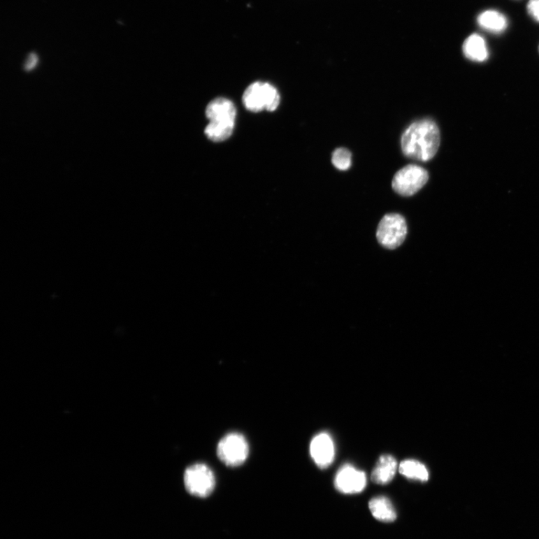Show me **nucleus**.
<instances>
[{
	"label": "nucleus",
	"mask_w": 539,
	"mask_h": 539,
	"mask_svg": "<svg viewBox=\"0 0 539 539\" xmlns=\"http://www.w3.org/2000/svg\"><path fill=\"white\" fill-rule=\"evenodd\" d=\"M528 13L539 23V0H530L527 4Z\"/></svg>",
	"instance_id": "nucleus-16"
},
{
	"label": "nucleus",
	"mask_w": 539,
	"mask_h": 539,
	"mask_svg": "<svg viewBox=\"0 0 539 539\" xmlns=\"http://www.w3.org/2000/svg\"><path fill=\"white\" fill-rule=\"evenodd\" d=\"M366 485V475L352 465L346 463L338 470L335 478V487L341 493L353 494L361 492Z\"/></svg>",
	"instance_id": "nucleus-8"
},
{
	"label": "nucleus",
	"mask_w": 539,
	"mask_h": 539,
	"mask_svg": "<svg viewBox=\"0 0 539 539\" xmlns=\"http://www.w3.org/2000/svg\"><path fill=\"white\" fill-rule=\"evenodd\" d=\"M38 62V57L37 55L35 54V52H31V54H30L27 59V61L24 64V70L26 71H30L31 70H34L37 66Z\"/></svg>",
	"instance_id": "nucleus-17"
},
{
	"label": "nucleus",
	"mask_w": 539,
	"mask_h": 539,
	"mask_svg": "<svg viewBox=\"0 0 539 539\" xmlns=\"http://www.w3.org/2000/svg\"><path fill=\"white\" fill-rule=\"evenodd\" d=\"M184 482L187 491L199 498H208L216 486L213 471L204 463H196L187 468Z\"/></svg>",
	"instance_id": "nucleus-4"
},
{
	"label": "nucleus",
	"mask_w": 539,
	"mask_h": 539,
	"mask_svg": "<svg viewBox=\"0 0 539 539\" xmlns=\"http://www.w3.org/2000/svg\"><path fill=\"white\" fill-rule=\"evenodd\" d=\"M206 115L210 122L205 129L208 138L215 143L229 139L233 133L237 115L234 103L227 99H215L207 106Z\"/></svg>",
	"instance_id": "nucleus-2"
},
{
	"label": "nucleus",
	"mask_w": 539,
	"mask_h": 539,
	"mask_svg": "<svg viewBox=\"0 0 539 539\" xmlns=\"http://www.w3.org/2000/svg\"><path fill=\"white\" fill-rule=\"evenodd\" d=\"M480 28L493 34H501L508 27V20L496 10H487L481 13L477 18Z\"/></svg>",
	"instance_id": "nucleus-11"
},
{
	"label": "nucleus",
	"mask_w": 539,
	"mask_h": 539,
	"mask_svg": "<svg viewBox=\"0 0 539 539\" xmlns=\"http://www.w3.org/2000/svg\"><path fill=\"white\" fill-rule=\"evenodd\" d=\"M399 472L408 479L416 480L422 482L429 480V471L424 463L416 460L408 459L399 465Z\"/></svg>",
	"instance_id": "nucleus-14"
},
{
	"label": "nucleus",
	"mask_w": 539,
	"mask_h": 539,
	"mask_svg": "<svg viewBox=\"0 0 539 539\" xmlns=\"http://www.w3.org/2000/svg\"><path fill=\"white\" fill-rule=\"evenodd\" d=\"M440 134L437 124L422 120L411 124L401 136V150L405 156L420 161L432 159L438 152Z\"/></svg>",
	"instance_id": "nucleus-1"
},
{
	"label": "nucleus",
	"mask_w": 539,
	"mask_h": 539,
	"mask_svg": "<svg viewBox=\"0 0 539 539\" xmlns=\"http://www.w3.org/2000/svg\"><path fill=\"white\" fill-rule=\"evenodd\" d=\"M407 233L405 219L398 214H389L380 220L376 236L380 245L394 250L403 244Z\"/></svg>",
	"instance_id": "nucleus-5"
},
{
	"label": "nucleus",
	"mask_w": 539,
	"mask_h": 539,
	"mask_svg": "<svg viewBox=\"0 0 539 539\" xmlns=\"http://www.w3.org/2000/svg\"><path fill=\"white\" fill-rule=\"evenodd\" d=\"M332 163L338 170L347 171L352 166V153L350 150L343 149L336 150L332 155Z\"/></svg>",
	"instance_id": "nucleus-15"
},
{
	"label": "nucleus",
	"mask_w": 539,
	"mask_h": 539,
	"mask_svg": "<svg viewBox=\"0 0 539 539\" xmlns=\"http://www.w3.org/2000/svg\"><path fill=\"white\" fill-rule=\"evenodd\" d=\"M280 102L278 91L268 82H253L243 94L245 107L252 113H259L264 110L273 112L278 109Z\"/></svg>",
	"instance_id": "nucleus-3"
},
{
	"label": "nucleus",
	"mask_w": 539,
	"mask_h": 539,
	"mask_svg": "<svg viewBox=\"0 0 539 539\" xmlns=\"http://www.w3.org/2000/svg\"><path fill=\"white\" fill-rule=\"evenodd\" d=\"M463 52L468 59L479 62L487 60L489 56L485 40L478 34H473L465 40Z\"/></svg>",
	"instance_id": "nucleus-12"
},
{
	"label": "nucleus",
	"mask_w": 539,
	"mask_h": 539,
	"mask_svg": "<svg viewBox=\"0 0 539 539\" xmlns=\"http://www.w3.org/2000/svg\"><path fill=\"white\" fill-rule=\"evenodd\" d=\"M375 519L383 522H393L396 519V512L391 501L386 496H377L368 503Z\"/></svg>",
	"instance_id": "nucleus-13"
},
{
	"label": "nucleus",
	"mask_w": 539,
	"mask_h": 539,
	"mask_svg": "<svg viewBox=\"0 0 539 539\" xmlns=\"http://www.w3.org/2000/svg\"><path fill=\"white\" fill-rule=\"evenodd\" d=\"M429 178V173L424 167L408 165L401 168L394 175L393 188L401 196H413L424 187Z\"/></svg>",
	"instance_id": "nucleus-7"
},
{
	"label": "nucleus",
	"mask_w": 539,
	"mask_h": 539,
	"mask_svg": "<svg viewBox=\"0 0 539 539\" xmlns=\"http://www.w3.org/2000/svg\"><path fill=\"white\" fill-rule=\"evenodd\" d=\"M249 445L246 438L239 433H230L222 438L217 446V456L229 467H238L249 456Z\"/></svg>",
	"instance_id": "nucleus-6"
},
{
	"label": "nucleus",
	"mask_w": 539,
	"mask_h": 539,
	"mask_svg": "<svg viewBox=\"0 0 539 539\" xmlns=\"http://www.w3.org/2000/svg\"><path fill=\"white\" fill-rule=\"evenodd\" d=\"M310 454L317 466L322 469L329 467L335 458L334 443L331 436L325 432L316 436L310 443Z\"/></svg>",
	"instance_id": "nucleus-9"
},
{
	"label": "nucleus",
	"mask_w": 539,
	"mask_h": 539,
	"mask_svg": "<svg viewBox=\"0 0 539 539\" xmlns=\"http://www.w3.org/2000/svg\"><path fill=\"white\" fill-rule=\"evenodd\" d=\"M397 461L392 456L385 454L378 459L373 471L372 480L378 484H387L395 477Z\"/></svg>",
	"instance_id": "nucleus-10"
}]
</instances>
